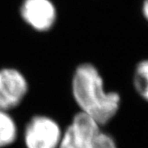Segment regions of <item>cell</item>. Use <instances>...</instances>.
<instances>
[{
  "label": "cell",
  "instance_id": "obj_1",
  "mask_svg": "<svg viewBox=\"0 0 148 148\" xmlns=\"http://www.w3.org/2000/svg\"><path fill=\"white\" fill-rule=\"evenodd\" d=\"M72 97L80 112L100 127L109 123L118 113L121 96L104 89L98 69L90 62L78 65L71 79Z\"/></svg>",
  "mask_w": 148,
  "mask_h": 148
},
{
  "label": "cell",
  "instance_id": "obj_7",
  "mask_svg": "<svg viewBox=\"0 0 148 148\" xmlns=\"http://www.w3.org/2000/svg\"><path fill=\"white\" fill-rule=\"evenodd\" d=\"M134 88L145 101L148 99V62L143 60L136 65L134 73Z\"/></svg>",
  "mask_w": 148,
  "mask_h": 148
},
{
  "label": "cell",
  "instance_id": "obj_4",
  "mask_svg": "<svg viewBox=\"0 0 148 148\" xmlns=\"http://www.w3.org/2000/svg\"><path fill=\"white\" fill-rule=\"evenodd\" d=\"M28 91V80L19 70L0 69V110L8 112L19 106Z\"/></svg>",
  "mask_w": 148,
  "mask_h": 148
},
{
  "label": "cell",
  "instance_id": "obj_8",
  "mask_svg": "<svg viewBox=\"0 0 148 148\" xmlns=\"http://www.w3.org/2000/svg\"><path fill=\"white\" fill-rule=\"evenodd\" d=\"M96 148H118V146L111 135L101 131L97 138Z\"/></svg>",
  "mask_w": 148,
  "mask_h": 148
},
{
  "label": "cell",
  "instance_id": "obj_6",
  "mask_svg": "<svg viewBox=\"0 0 148 148\" xmlns=\"http://www.w3.org/2000/svg\"><path fill=\"white\" fill-rule=\"evenodd\" d=\"M17 135L18 130L14 118L8 112L0 110V148L14 144Z\"/></svg>",
  "mask_w": 148,
  "mask_h": 148
},
{
  "label": "cell",
  "instance_id": "obj_3",
  "mask_svg": "<svg viewBox=\"0 0 148 148\" xmlns=\"http://www.w3.org/2000/svg\"><path fill=\"white\" fill-rule=\"evenodd\" d=\"M101 127L81 112L75 114L62 132L58 148H96Z\"/></svg>",
  "mask_w": 148,
  "mask_h": 148
},
{
  "label": "cell",
  "instance_id": "obj_2",
  "mask_svg": "<svg viewBox=\"0 0 148 148\" xmlns=\"http://www.w3.org/2000/svg\"><path fill=\"white\" fill-rule=\"evenodd\" d=\"M62 135L61 127L56 120L36 115L27 123L23 139L26 148H58Z\"/></svg>",
  "mask_w": 148,
  "mask_h": 148
},
{
  "label": "cell",
  "instance_id": "obj_9",
  "mask_svg": "<svg viewBox=\"0 0 148 148\" xmlns=\"http://www.w3.org/2000/svg\"><path fill=\"white\" fill-rule=\"evenodd\" d=\"M142 12H143V14H144L145 18L147 19V17H148V1H147V0H145V2L143 4Z\"/></svg>",
  "mask_w": 148,
  "mask_h": 148
},
{
  "label": "cell",
  "instance_id": "obj_5",
  "mask_svg": "<svg viewBox=\"0 0 148 148\" xmlns=\"http://www.w3.org/2000/svg\"><path fill=\"white\" fill-rule=\"evenodd\" d=\"M24 22L39 32H46L54 27L57 13L50 0H24L20 8Z\"/></svg>",
  "mask_w": 148,
  "mask_h": 148
}]
</instances>
